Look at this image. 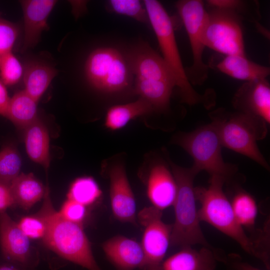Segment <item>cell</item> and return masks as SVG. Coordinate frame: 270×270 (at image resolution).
Segmentation results:
<instances>
[{
  "label": "cell",
  "instance_id": "6da1fadb",
  "mask_svg": "<svg viewBox=\"0 0 270 270\" xmlns=\"http://www.w3.org/2000/svg\"><path fill=\"white\" fill-rule=\"evenodd\" d=\"M44 223V244L60 256L88 270H102L96 262L82 224L64 218L54 208L48 185L43 204L34 214Z\"/></svg>",
  "mask_w": 270,
  "mask_h": 270
},
{
  "label": "cell",
  "instance_id": "7a4b0ae2",
  "mask_svg": "<svg viewBox=\"0 0 270 270\" xmlns=\"http://www.w3.org/2000/svg\"><path fill=\"white\" fill-rule=\"evenodd\" d=\"M224 182L221 177L212 176L208 188H194L196 200L200 204L198 210L200 221L208 222L233 239L244 250L260 259L270 269L269 256L260 248L261 242L249 238L236 219L231 202L223 190Z\"/></svg>",
  "mask_w": 270,
  "mask_h": 270
},
{
  "label": "cell",
  "instance_id": "3957f363",
  "mask_svg": "<svg viewBox=\"0 0 270 270\" xmlns=\"http://www.w3.org/2000/svg\"><path fill=\"white\" fill-rule=\"evenodd\" d=\"M172 172L177 185L172 206L174 222L172 225L170 244L181 248L196 244L210 248L200 226L194 180L198 174L192 168H184L170 162Z\"/></svg>",
  "mask_w": 270,
  "mask_h": 270
},
{
  "label": "cell",
  "instance_id": "277c9868",
  "mask_svg": "<svg viewBox=\"0 0 270 270\" xmlns=\"http://www.w3.org/2000/svg\"><path fill=\"white\" fill-rule=\"evenodd\" d=\"M211 115L212 123L217 130L222 146L246 156L264 168H269L256 144L257 140L266 135L264 120L240 112L226 114L220 109Z\"/></svg>",
  "mask_w": 270,
  "mask_h": 270
},
{
  "label": "cell",
  "instance_id": "5b68a950",
  "mask_svg": "<svg viewBox=\"0 0 270 270\" xmlns=\"http://www.w3.org/2000/svg\"><path fill=\"white\" fill-rule=\"evenodd\" d=\"M143 3L156 36L163 56L162 58L174 78L182 101L189 105L204 104L206 98L195 90L187 78L177 46L171 18L159 2L145 0Z\"/></svg>",
  "mask_w": 270,
  "mask_h": 270
},
{
  "label": "cell",
  "instance_id": "8992f818",
  "mask_svg": "<svg viewBox=\"0 0 270 270\" xmlns=\"http://www.w3.org/2000/svg\"><path fill=\"white\" fill-rule=\"evenodd\" d=\"M84 74L92 88L109 94L128 90L134 80L128 54L110 46L100 47L90 54L85 62Z\"/></svg>",
  "mask_w": 270,
  "mask_h": 270
},
{
  "label": "cell",
  "instance_id": "52a82bcc",
  "mask_svg": "<svg viewBox=\"0 0 270 270\" xmlns=\"http://www.w3.org/2000/svg\"><path fill=\"white\" fill-rule=\"evenodd\" d=\"M174 142L192 157L194 163L192 168L198 174L204 170L210 176L221 177L226 182L236 172L235 166L225 162L222 158V146L212 122L191 132L178 134Z\"/></svg>",
  "mask_w": 270,
  "mask_h": 270
},
{
  "label": "cell",
  "instance_id": "ba28073f",
  "mask_svg": "<svg viewBox=\"0 0 270 270\" xmlns=\"http://www.w3.org/2000/svg\"><path fill=\"white\" fill-rule=\"evenodd\" d=\"M176 8L188 34L192 54V64L185 70L186 74L192 85H202L208 72V66L202 60L208 12L200 0H178Z\"/></svg>",
  "mask_w": 270,
  "mask_h": 270
},
{
  "label": "cell",
  "instance_id": "9c48e42d",
  "mask_svg": "<svg viewBox=\"0 0 270 270\" xmlns=\"http://www.w3.org/2000/svg\"><path fill=\"white\" fill-rule=\"evenodd\" d=\"M241 22L229 10L211 8L204 31L206 46L225 56H246Z\"/></svg>",
  "mask_w": 270,
  "mask_h": 270
},
{
  "label": "cell",
  "instance_id": "30bf717a",
  "mask_svg": "<svg viewBox=\"0 0 270 270\" xmlns=\"http://www.w3.org/2000/svg\"><path fill=\"white\" fill-rule=\"evenodd\" d=\"M162 212L154 206L145 208L138 214L144 227L141 246L144 261L142 270H160L170 244L172 225L162 220Z\"/></svg>",
  "mask_w": 270,
  "mask_h": 270
},
{
  "label": "cell",
  "instance_id": "8fae6325",
  "mask_svg": "<svg viewBox=\"0 0 270 270\" xmlns=\"http://www.w3.org/2000/svg\"><path fill=\"white\" fill-rule=\"evenodd\" d=\"M128 56L134 80L170 82L175 85L162 58L146 42H142L136 46L128 53Z\"/></svg>",
  "mask_w": 270,
  "mask_h": 270
},
{
  "label": "cell",
  "instance_id": "7c38bea8",
  "mask_svg": "<svg viewBox=\"0 0 270 270\" xmlns=\"http://www.w3.org/2000/svg\"><path fill=\"white\" fill-rule=\"evenodd\" d=\"M234 106L238 112L258 117L270 122V86L266 79L244 83L236 92Z\"/></svg>",
  "mask_w": 270,
  "mask_h": 270
},
{
  "label": "cell",
  "instance_id": "4fadbf2b",
  "mask_svg": "<svg viewBox=\"0 0 270 270\" xmlns=\"http://www.w3.org/2000/svg\"><path fill=\"white\" fill-rule=\"evenodd\" d=\"M110 200L114 217L122 222L134 223L136 204L125 169L116 164L109 170Z\"/></svg>",
  "mask_w": 270,
  "mask_h": 270
},
{
  "label": "cell",
  "instance_id": "5bb4252c",
  "mask_svg": "<svg viewBox=\"0 0 270 270\" xmlns=\"http://www.w3.org/2000/svg\"><path fill=\"white\" fill-rule=\"evenodd\" d=\"M0 242L6 258L23 265L29 264L32 255L29 238L5 211L0 212Z\"/></svg>",
  "mask_w": 270,
  "mask_h": 270
},
{
  "label": "cell",
  "instance_id": "9a60e30c",
  "mask_svg": "<svg viewBox=\"0 0 270 270\" xmlns=\"http://www.w3.org/2000/svg\"><path fill=\"white\" fill-rule=\"evenodd\" d=\"M57 1L24 0L20 1L24 24L23 49L35 46L43 31L47 29L48 18Z\"/></svg>",
  "mask_w": 270,
  "mask_h": 270
},
{
  "label": "cell",
  "instance_id": "2e32d148",
  "mask_svg": "<svg viewBox=\"0 0 270 270\" xmlns=\"http://www.w3.org/2000/svg\"><path fill=\"white\" fill-rule=\"evenodd\" d=\"M108 259L118 270L142 268L144 261L141 244L122 236H114L102 246Z\"/></svg>",
  "mask_w": 270,
  "mask_h": 270
},
{
  "label": "cell",
  "instance_id": "e0dca14e",
  "mask_svg": "<svg viewBox=\"0 0 270 270\" xmlns=\"http://www.w3.org/2000/svg\"><path fill=\"white\" fill-rule=\"evenodd\" d=\"M177 193L174 178L162 164L154 165L150 171L147 194L152 206L162 211L173 206Z\"/></svg>",
  "mask_w": 270,
  "mask_h": 270
},
{
  "label": "cell",
  "instance_id": "ac0fdd59",
  "mask_svg": "<svg viewBox=\"0 0 270 270\" xmlns=\"http://www.w3.org/2000/svg\"><path fill=\"white\" fill-rule=\"evenodd\" d=\"M216 256L211 248L185 246L164 260L160 270H214Z\"/></svg>",
  "mask_w": 270,
  "mask_h": 270
},
{
  "label": "cell",
  "instance_id": "d6986e66",
  "mask_svg": "<svg viewBox=\"0 0 270 270\" xmlns=\"http://www.w3.org/2000/svg\"><path fill=\"white\" fill-rule=\"evenodd\" d=\"M217 70L234 78L246 82L263 80L270 74L268 66L252 62L242 55H228L216 62Z\"/></svg>",
  "mask_w": 270,
  "mask_h": 270
},
{
  "label": "cell",
  "instance_id": "ffe728a7",
  "mask_svg": "<svg viewBox=\"0 0 270 270\" xmlns=\"http://www.w3.org/2000/svg\"><path fill=\"white\" fill-rule=\"evenodd\" d=\"M26 153L34 162L46 170L50 164V136L45 125L38 118L24 129Z\"/></svg>",
  "mask_w": 270,
  "mask_h": 270
},
{
  "label": "cell",
  "instance_id": "44dd1931",
  "mask_svg": "<svg viewBox=\"0 0 270 270\" xmlns=\"http://www.w3.org/2000/svg\"><path fill=\"white\" fill-rule=\"evenodd\" d=\"M154 111L152 105L142 98L126 104L114 106L107 112L105 125L111 130H117L125 126L132 119Z\"/></svg>",
  "mask_w": 270,
  "mask_h": 270
},
{
  "label": "cell",
  "instance_id": "7402d4cb",
  "mask_svg": "<svg viewBox=\"0 0 270 270\" xmlns=\"http://www.w3.org/2000/svg\"><path fill=\"white\" fill-rule=\"evenodd\" d=\"M10 186L15 204L26 210L44 197L45 192L42 184L32 173L20 174Z\"/></svg>",
  "mask_w": 270,
  "mask_h": 270
},
{
  "label": "cell",
  "instance_id": "603a6c76",
  "mask_svg": "<svg viewBox=\"0 0 270 270\" xmlns=\"http://www.w3.org/2000/svg\"><path fill=\"white\" fill-rule=\"evenodd\" d=\"M56 74V70L50 66L29 64L24 70V90L38 102Z\"/></svg>",
  "mask_w": 270,
  "mask_h": 270
},
{
  "label": "cell",
  "instance_id": "cb8c5ba5",
  "mask_svg": "<svg viewBox=\"0 0 270 270\" xmlns=\"http://www.w3.org/2000/svg\"><path fill=\"white\" fill-rule=\"evenodd\" d=\"M37 102L24 90L20 91L10 98L6 117L16 126L25 129L38 118Z\"/></svg>",
  "mask_w": 270,
  "mask_h": 270
},
{
  "label": "cell",
  "instance_id": "d4e9b609",
  "mask_svg": "<svg viewBox=\"0 0 270 270\" xmlns=\"http://www.w3.org/2000/svg\"><path fill=\"white\" fill-rule=\"evenodd\" d=\"M101 195V190L96 181L91 177L84 176L76 178L71 184L68 199L86 206L94 204Z\"/></svg>",
  "mask_w": 270,
  "mask_h": 270
},
{
  "label": "cell",
  "instance_id": "484cf974",
  "mask_svg": "<svg viewBox=\"0 0 270 270\" xmlns=\"http://www.w3.org/2000/svg\"><path fill=\"white\" fill-rule=\"evenodd\" d=\"M230 202L240 225L243 228L254 226L258 214V206L254 198L246 192L238 191Z\"/></svg>",
  "mask_w": 270,
  "mask_h": 270
},
{
  "label": "cell",
  "instance_id": "4316f807",
  "mask_svg": "<svg viewBox=\"0 0 270 270\" xmlns=\"http://www.w3.org/2000/svg\"><path fill=\"white\" fill-rule=\"evenodd\" d=\"M206 2L210 8L233 12L241 20H244L256 22L260 18L258 4L255 0H208Z\"/></svg>",
  "mask_w": 270,
  "mask_h": 270
},
{
  "label": "cell",
  "instance_id": "83f0119b",
  "mask_svg": "<svg viewBox=\"0 0 270 270\" xmlns=\"http://www.w3.org/2000/svg\"><path fill=\"white\" fill-rule=\"evenodd\" d=\"M22 165L20 156L12 146H4L0 150V182L10 185L20 174Z\"/></svg>",
  "mask_w": 270,
  "mask_h": 270
},
{
  "label": "cell",
  "instance_id": "f1b7e54d",
  "mask_svg": "<svg viewBox=\"0 0 270 270\" xmlns=\"http://www.w3.org/2000/svg\"><path fill=\"white\" fill-rule=\"evenodd\" d=\"M110 9L120 14L128 16L144 24L150 21L146 10L138 0H110L108 2Z\"/></svg>",
  "mask_w": 270,
  "mask_h": 270
},
{
  "label": "cell",
  "instance_id": "f546056e",
  "mask_svg": "<svg viewBox=\"0 0 270 270\" xmlns=\"http://www.w3.org/2000/svg\"><path fill=\"white\" fill-rule=\"evenodd\" d=\"M23 74L22 64L12 52L6 56L0 62V80L6 86L18 83Z\"/></svg>",
  "mask_w": 270,
  "mask_h": 270
},
{
  "label": "cell",
  "instance_id": "4dcf8cb0",
  "mask_svg": "<svg viewBox=\"0 0 270 270\" xmlns=\"http://www.w3.org/2000/svg\"><path fill=\"white\" fill-rule=\"evenodd\" d=\"M18 31L14 24L0 18V62L6 56L12 52Z\"/></svg>",
  "mask_w": 270,
  "mask_h": 270
},
{
  "label": "cell",
  "instance_id": "1f68e13d",
  "mask_svg": "<svg viewBox=\"0 0 270 270\" xmlns=\"http://www.w3.org/2000/svg\"><path fill=\"white\" fill-rule=\"evenodd\" d=\"M20 230L29 238H42L46 226L43 222L35 215L22 218L18 224Z\"/></svg>",
  "mask_w": 270,
  "mask_h": 270
},
{
  "label": "cell",
  "instance_id": "d6a6232c",
  "mask_svg": "<svg viewBox=\"0 0 270 270\" xmlns=\"http://www.w3.org/2000/svg\"><path fill=\"white\" fill-rule=\"evenodd\" d=\"M59 212L66 220L81 224L86 215V208L76 202L68 199Z\"/></svg>",
  "mask_w": 270,
  "mask_h": 270
},
{
  "label": "cell",
  "instance_id": "836d02e7",
  "mask_svg": "<svg viewBox=\"0 0 270 270\" xmlns=\"http://www.w3.org/2000/svg\"><path fill=\"white\" fill-rule=\"evenodd\" d=\"M16 204L9 184L0 182V212Z\"/></svg>",
  "mask_w": 270,
  "mask_h": 270
},
{
  "label": "cell",
  "instance_id": "e575fe53",
  "mask_svg": "<svg viewBox=\"0 0 270 270\" xmlns=\"http://www.w3.org/2000/svg\"><path fill=\"white\" fill-rule=\"evenodd\" d=\"M10 98L6 86L0 80V115L6 117Z\"/></svg>",
  "mask_w": 270,
  "mask_h": 270
},
{
  "label": "cell",
  "instance_id": "d590c367",
  "mask_svg": "<svg viewBox=\"0 0 270 270\" xmlns=\"http://www.w3.org/2000/svg\"><path fill=\"white\" fill-rule=\"evenodd\" d=\"M233 266L236 270H260L248 263L240 261L234 262Z\"/></svg>",
  "mask_w": 270,
  "mask_h": 270
},
{
  "label": "cell",
  "instance_id": "8d00e7d4",
  "mask_svg": "<svg viewBox=\"0 0 270 270\" xmlns=\"http://www.w3.org/2000/svg\"><path fill=\"white\" fill-rule=\"evenodd\" d=\"M0 270H20L13 266L4 264L0 266Z\"/></svg>",
  "mask_w": 270,
  "mask_h": 270
}]
</instances>
